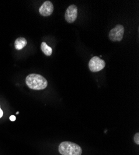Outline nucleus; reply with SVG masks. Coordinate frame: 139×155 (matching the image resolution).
<instances>
[{"label":"nucleus","mask_w":139,"mask_h":155,"mask_svg":"<svg viewBox=\"0 0 139 155\" xmlns=\"http://www.w3.org/2000/svg\"><path fill=\"white\" fill-rule=\"evenodd\" d=\"M27 86L34 90H42L47 86V81L44 78L37 74H30L26 78Z\"/></svg>","instance_id":"obj_1"},{"label":"nucleus","mask_w":139,"mask_h":155,"mask_svg":"<svg viewBox=\"0 0 139 155\" xmlns=\"http://www.w3.org/2000/svg\"><path fill=\"white\" fill-rule=\"evenodd\" d=\"M59 152L62 155H81L82 148L71 141H63L59 146Z\"/></svg>","instance_id":"obj_2"},{"label":"nucleus","mask_w":139,"mask_h":155,"mask_svg":"<svg viewBox=\"0 0 139 155\" xmlns=\"http://www.w3.org/2000/svg\"><path fill=\"white\" fill-rule=\"evenodd\" d=\"M124 34V28L122 25H117L116 26L110 30L109 34L110 40L113 42L121 41Z\"/></svg>","instance_id":"obj_3"},{"label":"nucleus","mask_w":139,"mask_h":155,"mask_svg":"<svg viewBox=\"0 0 139 155\" xmlns=\"http://www.w3.org/2000/svg\"><path fill=\"white\" fill-rule=\"evenodd\" d=\"M106 67V62L104 60L100 59L99 57H94L89 62V68L92 72H98Z\"/></svg>","instance_id":"obj_4"},{"label":"nucleus","mask_w":139,"mask_h":155,"mask_svg":"<svg viewBox=\"0 0 139 155\" xmlns=\"http://www.w3.org/2000/svg\"><path fill=\"white\" fill-rule=\"evenodd\" d=\"M78 17V7L72 5L69 6L65 13V19L68 23L74 22Z\"/></svg>","instance_id":"obj_5"},{"label":"nucleus","mask_w":139,"mask_h":155,"mask_svg":"<svg viewBox=\"0 0 139 155\" xmlns=\"http://www.w3.org/2000/svg\"><path fill=\"white\" fill-rule=\"evenodd\" d=\"M54 11V6L53 3L49 2L46 1L44 2L42 6L40 8V13L43 16H49L53 14Z\"/></svg>","instance_id":"obj_6"},{"label":"nucleus","mask_w":139,"mask_h":155,"mask_svg":"<svg viewBox=\"0 0 139 155\" xmlns=\"http://www.w3.org/2000/svg\"><path fill=\"white\" fill-rule=\"evenodd\" d=\"M27 44V41L26 38L24 37H19L15 42V46L16 50L23 49Z\"/></svg>","instance_id":"obj_7"},{"label":"nucleus","mask_w":139,"mask_h":155,"mask_svg":"<svg viewBox=\"0 0 139 155\" xmlns=\"http://www.w3.org/2000/svg\"><path fill=\"white\" fill-rule=\"evenodd\" d=\"M41 48L42 51H43V53L46 55V56H50L52 55L53 53V49L52 48L48 46L46 42H42Z\"/></svg>","instance_id":"obj_8"},{"label":"nucleus","mask_w":139,"mask_h":155,"mask_svg":"<svg viewBox=\"0 0 139 155\" xmlns=\"http://www.w3.org/2000/svg\"><path fill=\"white\" fill-rule=\"evenodd\" d=\"M134 141L137 145H139V134L137 133L134 136Z\"/></svg>","instance_id":"obj_9"},{"label":"nucleus","mask_w":139,"mask_h":155,"mask_svg":"<svg viewBox=\"0 0 139 155\" xmlns=\"http://www.w3.org/2000/svg\"><path fill=\"white\" fill-rule=\"evenodd\" d=\"M9 119H10V120L11 121H15V120H16V117L15 115H11V116H10V117H9Z\"/></svg>","instance_id":"obj_10"},{"label":"nucleus","mask_w":139,"mask_h":155,"mask_svg":"<svg viewBox=\"0 0 139 155\" xmlns=\"http://www.w3.org/2000/svg\"><path fill=\"white\" fill-rule=\"evenodd\" d=\"M3 115V110L1 109V108H0V118L2 117Z\"/></svg>","instance_id":"obj_11"}]
</instances>
